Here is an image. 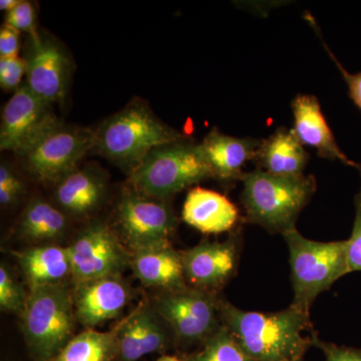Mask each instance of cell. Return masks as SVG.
Instances as JSON below:
<instances>
[{
	"label": "cell",
	"instance_id": "1",
	"mask_svg": "<svg viewBox=\"0 0 361 361\" xmlns=\"http://www.w3.org/2000/svg\"><path fill=\"white\" fill-rule=\"evenodd\" d=\"M223 324L256 361L302 360L313 345L310 314L291 305L277 312L240 310L221 301Z\"/></svg>",
	"mask_w": 361,
	"mask_h": 361
},
{
	"label": "cell",
	"instance_id": "2",
	"mask_svg": "<svg viewBox=\"0 0 361 361\" xmlns=\"http://www.w3.org/2000/svg\"><path fill=\"white\" fill-rule=\"evenodd\" d=\"M94 132L92 151L129 175L157 147L182 141L178 130L161 122L141 102L130 103Z\"/></svg>",
	"mask_w": 361,
	"mask_h": 361
},
{
	"label": "cell",
	"instance_id": "3",
	"mask_svg": "<svg viewBox=\"0 0 361 361\" xmlns=\"http://www.w3.org/2000/svg\"><path fill=\"white\" fill-rule=\"evenodd\" d=\"M241 180L247 220L268 232L282 235L296 228L299 214L317 188L313 175L278 177L260 170L245 173Z\"/></svg>",
	"mask_w": 361,
	"mask_h": 361
},
{
	"label": "cell",
	"instance_id": "4",
	"mask_svg": "<svg viewBox=\"0 0 361 361\" xmlns=\"http://www.w3.org/2000/svg\"><path fill=\"white\" fill-rule=\"evenodd\" d=\"M289 251L292 305L310 314V308L322 292L348 274V242H317L305 238L296 228L285 232Z\"/></svg>",
	"mask_w": 361,
	"mask_h": 361
},
{
	"label": "cell",
	"instance_id": "5",
	"mask_svg": "<svg viewBox=\"0 0 361 361\" xmlns=\"http://www.w3.org/2000/svg\"><path fill=\"white\" fill-rule=\"evenodd\" d=\"M23 336L35 361H51L75 336L73 293L66 284L28 288Z\"/></svg>",
	"mask_w": 361,
	"mask_h": 361
},
{
	"label": "cell",
	"instance_id": "6",
	"mask_svg": "<svg viewBox=\"0 0 361 361\" xmlns=\"http://www.w3.org/2000/svg\"><path fill=\"white\" fill-rule=\"evenodd\" d=\"M214 178L200 146L184 141L157 147L132 174L133 189L165 200L202 180Z\"/></svg>",
	"mask_w": 361,
	"mask_h": 361
},
{
	"label": "cell",
	"instance_id": "7",
	"mask_svg": "<svg viewBox=\"0 0 361 361\" xmlns=\"http://www.w3.org/2000/svg\"><path fill=\"white\" fill-rule=\"evenodd\" d=\"M221 301L215 292L187 286L161 292L153 306L178 341L203 344L223 325Z\"/></svg>",
	"mask_w": 361,
	"mask_h": 361
},
{
	"label": "cell",
	"instance_id": "8",
	"mask_svg": "<svg viewBox=\"0 0 361 361\" xmlns=\"http://www.w3.org/2000/svg\"><path fill=\"white\" fill-rule=\"evenodd\" d=\"M118 231L130 252L170 243L178 220L171 206L135 190L123 192L116 208Z\"/></svg>",
	"mask_w": 361,
	"mask_h": 361
},
{
	"label": "cell",
	"instance_id": "9",
	"mask_svg": "<svg viewBox=\"0 0 361 361\" xmlns=\"http://www.w3.org/2000/svg\"><path fill=\"white\" fill-rule=\"evenodd\" d=\"M94 130L59 122L21 158L32 174L44 183H56L78 169L94 148Z\"/></svg>",
	"mask_w": 361,
	"mask_h": 361
},
{
	"label": "cell",
	"instance_id": "10",
	"mask_svg": "<svg viewBox=\"0 0 361 361\" xmlns=\"http://www.w3.org/2000/svg\"><path fill=\"white\" fill-rule=\"evenodd\" d=\"M66 248L73 284L118 276L130 265L132 254L116 233L102 223L85 228Z\"/></svg>",
	"mask_w": 361,
	"mask_h": 361
},
{
	"label": "cell",
	"instance_id": "11",
	"mask_svg": "<svg viewBox=\"0 0 361 361\" xmlns=\"http://www.w3.org/2000/svg\"><path fill=\"white\" fill-rule=\"evenodd\" d=\"M59 123L52 104L21 85L2 111L0 149L23 157Z\"/></svg>",
	"mask_w": 361,
	"mask_h": 361
},
{
	"label": "cell",
	"instance_id": "12",
	"mask_svg": "<svg viewBox=\"0 0 361 361\" xmlns=\"http://www.w3.org/2000/svg\"><path fill=\"white\" fill-rule=\"evenodd\" d=\"M25 61L26 87L45 103L63 101L71 75V61L63 47L37 32L28 35Z\"/></svg>",
	"mask_w": 361,
	"mask_h": 361
},
{
	"label": "cell",
	"instance_id": "13",
	"mask_svg": "<svg viewBox=\"0 0 361 361\" xmlns=\"http://www.w3.org/2000/svg\"><path fill=\"white\" fill-rule=\"evenodd\" d=\"M71 293L75 318L85 329H94L120 316L130 296L122 275L73 284Z\"/></svg>",
	"mask_w": 361,
	"mask_h": 361
},
{
	"label": "cell",
	"instance_id": "14",
	"mask_svg": "<svg viewBox=\"0 0 361 361\" xmlns=\"http://www.w3.org/2000/svg\"><path fill=\"white\" fill-rule=\"evenodd\" d=\"M153 304H140L116 325L118 361H137L161 353L171 342L170 329Z\"/></svg>",
	"mask_w": 361,
	"mask_h": 361
},
{
	"label": "cell",
	"instance_id": "15",
	"mask_svg": "<svg viewBox=\"0 0 361 361\" xmlns=\"http://www.w3.org/2000/svg\"><path fill=\"white\" fill-rule=\"evenodd\" d=\"M187 284L215 292L224 286L238 266V247L233 240L202 242L182 252Z\"/></svg>",
	"mask_w": 361,
	"mask_h": 361
},
{
	"label": "cell",
	"instance_id": "16",
	"mask_svg": "<svg viewBox=\"0 0 361 361\" xmlns=\"http://www.w3.org/2000/svg\"><path fill=\"white\" fill-rule=\"evenodd\" d=\"M292 111L294 116L293 132L303 146L315 149L322 158L338 160L344 165L356 168L361 174V165L348 159L337 145L317 97L298 94L292 102Z\"/></svg>",
	"mask_w": 361,
	"mask_h": 361
},
{
	"label": "cell",
	"instance_id": "17",
	"mask_svg": "<svg viewBox=\"0 0 361 361\" xmlns=\"http://www.w3.org/2000/svg\"><path fill=\"white\" fill-rule=\"evenodd\" d=\"M262 140L234 137L213 129L199 144L214 178L225 182L241 180L248 161L255 160Z\"/></svg>",
	"mask_w": 361,
	"mask_h": 361
},
{
	"label": "cell",
	"instance_id": "18",
	"mask_svg": "<svg viewBox=\"0 0 361 361\" xmlns=\"http://www.w3.org/2000/svg\"><path fill=\"white\" fill-rule=\"evenodd\" d=\"M130 267L145 286L174 291L188 286L182 252L171 243L130 252Z\"/></svg>",
	"mask_w": 361,
	"mask_h": 361
},
{
	"label": "cell",
	"instance_id": "19",
	"mask_svg": "<svg viewBox=\"0 0 361 361\" xmlns=\"http://www.w3.org/2000/svg\"><path fill=\"white\" fill-rule=\"evenodd\" d=\"M182 217L185 223L204 234H221L235 227L239 211L224 195L196 187L187 194Z\"/></svg>",
	"mask_w": 361,
	"mask_h": 361
},
{
	"label": "cell",
	"instance_id": "20",
	"mask_svg": "<svg viewBox=\"0 0 361 361\" xmlns=\"http://www.w3.org/2000/svg\"><path fill=\"white\" fill-rule=\"evenodd\" d=\"M54 198L63 212L85 217L103 203L106 180L94 168L75 169L56 183Z\"/></svg>",
	"mask_w": 361,
	"mask_h": 361
},
{
	"label": "cell",
	"instance_id": "21",
	"mask_svg": "<svg viewBox=\"0 0 361 361\" xmlns=\"http://www.w3.org/2000/svg\"><path fill=\"white\" fill-rule=\"evenodd\" d=\"M307 152L293 130L280 128L268 139L262 140L255 161L258 170L278 177L303 176L307 165Z\"/></svg>",
	"mask_w": 361,
	"mask_h": 361
},
{
	"label": "cell",
	"instance_id": "22",
	"mask_svg": "<svg viewBox=\"0 0 361 361\" xmlns=\"http://www.w3.org/2000/svg\"><path fill=\"white\" fill-rule=\"evenodd\" d=\"M20 266L28 288L63 284L71 277V263L68 248L49 244L13 252Z\"/></svg>",
	"mask_w": 361,
	"mask_h": 361
},
{
	"label": "cell",
	"instance_id": "23",
	"mask_svg": "<svg viewBox=\"0 0 361 361\" xmlns=\"http://www.w3.org/2000/svg\"><path fill=\"white\" fill-rule=\"evenodd\" d=\"M68 219L63 211L49 202L33 199L27 204L18 222V232L28 241L52 242L63 237Z\"/></svg>",
	"mask_w": 361,
	"mask_h": 361
},
{
	"label": "cell",
	"instance_id": "24",
	"mask_svg": "<svg viewBox=\"0 0 361 361\" xmlns=\"http://www.w3.org/2000/svg\"><path fill=\"white\" fill-rule=\"evenodd\" d=\"M118 360L116 329L97 331L85 329L71 339L51 361H116Z\"/></svg>",
	"mask_w": 361,
	"mask_h": 361
},
{
	"label": "cell",
	"instance_id": "25",
	"mask_svg": "<svg viewBox=\"0 0 361 361\" xmlns=\"http://www.w3.org/2000/svg\"><path fill=\"white\" fill-rule=\"evenodd\" d=\"M185 361H256L240 345L224 324Z\"/></svg>",
	"mask_w": 361,
	"mask_h": 361
},
{
	"label": "cell",
	"instance_id": "26",
	"mask_svg": "<svg viewBox=\"0 0 361 361\" xmlns=\"http://www.w3.org/2000/svg\"><path fill=\"white\" fill-rule=\"evenodd\" d=\"M28 293L7 267L0 265V308L6 312L23 316L27 304Z\"/></svg>",
	"mask_w": 361,
	"mask_h": 361
},
{
	"label": "cell",
	"instance_id": "27",
	"mask_svg": "<svg viewBox=\"0 0 361 361\" xmlns=\"http://www.w3.org/2000/svg\"><path fill=\"white\" fill-rule=\"evenodd\" d=\"M37 16L32 2L20 0L13 11L6 16V25L16 28L18 32L28 33V35L39 32L37 30Z\"/></svg>",
	"mask_w": 361,
	"mask_h": 361
},
{
	"label": "cell",
	"instance_id": "28",
	"mask_svg": "<svg viewBox=\"0 0 361 361\" xmlns=\"http://www.w3.org/2000/svg\"><path fill=\"white\" fill-rule=\"evenodd\" d=\"M25 192V185L7 164L0 166V205H13Z\"/></svg>",
	"mask_w": 361,
	"mask_h": 361
},
{
	"label": "cell",
	"instance_id": "29",
	"mask_svg": "<svg viewBox=\"0 0 361 361\" xmlns=\"http://www.w3.org/2000/svg\"><path fill=\"white\" fill-rule=\"evenodd\" d=\"M306 20L310 23L311 26H312L313 30H315V32L317 33V35H319V39H322L323 47H324L325 51H327L330 58H331L334 63H336L337 68H338L339 71L341 73L342 78L345 80L346 85L348 87V92L349 97L353 99V103L355 104V106L357 108H360L361 110V73H348L345 68L342 66L341 63H339L338 59H336V56H334V52L330 51L329 45L325 44L324 40L322 39V35H320L319 30H318V26L316 25L315 20L313 18V16L311 14L308 13L307 16H305Z\"/></svg>",
	"mask_w": 361,
	"mask_h": 361
},
{
	"label": "cell",
	"instance_id": "30",
	"mask_svg": "<svg viewBox=\"0 0 361 361\" xmlns=\"http://www.w3.org/2000/svg\"><path fill=\"white\" fill-rule=\"evenodd\" d=\"M355 224L350 238L346 240L349 273L361 271V188L355 196Z\"/></svg>",
	"mask_w": 361,
	"mask_h": 361
},
{
	"label": "cell",
	"instance_id": "31",
	"mask_svg": "<svg viewBox=\"0 0 361 361\" xmlns=\"http://www.w3.org/2000/svg\"><path fill=\"white\" fill-rule=\"evenodd\" d=\"M26 75L25 59H0V85L6 90H18Z\"/></svg>",
	"mask_w": 361,
	"mask_h": 361
},
{
	"label": "cell",
	"instance_id": "32",
	"mask_svg": "<svg viewBox=\"0 0 361 361\" xmlns=\"http://www.w3.org/2000/svg\"><path fill=\"white\" fill-rule=\"evenodd\" d=\"M313 345L322 349L324 361H361V349L323 341L316 334L313 336Z\"/></svg>",
	"mask_w": 361,
	"mask_h": 361
},
{
	"label": "cell",
	"instance_id": "33",
	"mask_svg": "<svg viewBox=\"0 0 361 361\" xmlns=\"http://www.w3.org/2000/svg\"><path fill=\"white\" fill-rule=\"evenodd\" d=\"M20 32L6 25L0 28V59L18 58L20 52Z\"/></svg>",
	"mask_w": 361,
	"mask_h": 361
},
{
	"label": "cell",
	"instance_id": "34",
	"mask_svg": "<svg viewBox=\"0 0 361 361\" xmlns=\"http://www.w3.org/2000/svg\"><path fill=\"white\" fill-rule=\"evenodd\" d=\"M20 0H1L0 1V11H6V13H9L20 4Z\"/></svg>",
	"mask_w": 361,
	"mask_h": 361
},
{
	"label": "cell",
	"instance_id": "35",
	"mask_svg": "<svg viewBox=\"0 0 361 361\" xmlns=\"http://www.w3.org/2000/svg\"><path fill=\"white\" fill-rule=\"evenodd\" d=\"M157 361H185V360H180V358L174 355H163Z\"/></svg>",
	"mask_w": 361,
	"mask_h": 361
},
{
	"label": "cell",
	"instance_id": "36",
	"mask_svg": "<svg viewBox=\"0 0 361 361\" xmlns=\"http://www.w3.org/2000/svg\"><path fill=\"white\" fill-rule=\"evenodd\" d=\"M287 361H302V360H287Z\"/></svg>",
	"mask_w": 361,
	"mask_h": 361
}]
</instances>
